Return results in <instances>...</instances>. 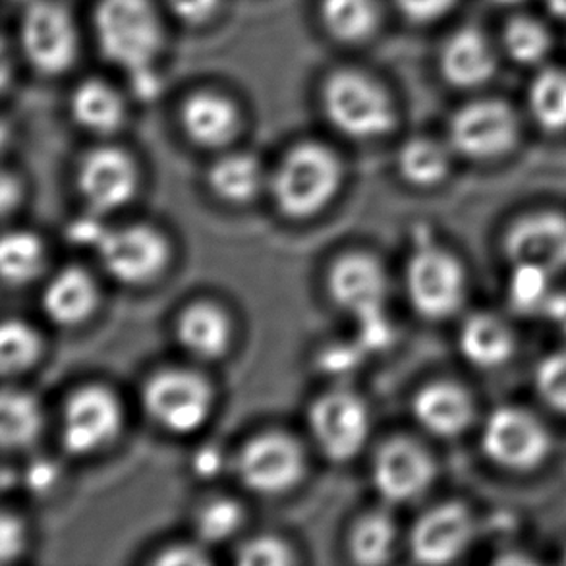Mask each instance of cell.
Returning <instances> with one entry per match:
<instances>
[{"label": "cell", "mask_w": 566, "mask_h": 566, "mask_svg": "<svg viewBox=\"0 0 566 566\" xmlns=\"http://www.w3.org/2000/svg\"><path fill=\"white\" fill-rule=\"evenodd\" d=\"M93 28L103 56L128 76L155 69L165 35L149 0H99Z\"/></svg>", "instance_id": "obj_1"}, {"label": "cell", "mask_w": 566, "mask_h": 566, "mask_svg": "<svg viewBox=\"0 0 566 566\" xmlns=\"http://www.w3.org/2000/svg\"><path fill=\"white\" fill-rule=\"evenodd\" d=\"M343 182L337 155L322 144L292 147L271 180L273 199L289 219H307L335 198Z\"/></svg>", "instance_id": "obj_2"}, {"label": "cell", "mask_w": 566, "mask_h": 566, "mask_svg": "<svg viewBox=\"0 0 566 566\" xmlns=\"http://www.w3.org/2000/svg\"><path fill=\"white\" fill-rule=\"evenodd\" d=\"M323 108L329 123L348 138H379L397 124L389 93L358 70H340L327 77Z\"/></svg>", "instance_id": "obj_3"}, {"label": "cell", "mask_w": 566, "mask_h": 566, "mask_svg": "<svg viewBox=\"0 0 566 566\" xmlns=\"http://www.w3.org/2000/svg\"><path fill=\"white\" fill-rule=\"evenodd\" d=\"M149 418L177 436L198 431L213 410V389L203 377L186 369H165L144 387Z\"/></svg>", "instance_id": "obj_4"}, {"label": "cell", "mask_w": 566, "mask_h": 566, "mask_svg": "<svg viewBox=\"0 0 566 566\" xmlns=\"http://www.w3.org/2000/svg\"><path fill=\"white\" fill-rule=\"evenodd\" d=\"M467 276L459 260L433 245L413 253L406 268V292L413 310L426 319H444L459 312Z\"/></svg>", "instance_id": "obj_5"}, {"label": "cell", "mask_w": 566, "mask_h": 566, "mask_svg": "<svg viewBox=\"0 0 566 566\" xmlns=\"http://www.w3.org/2000/svg\"><path fill=\"white\" fill-rule=\"evenodd\" d=\"M521 124L513 108L501 99H480L452 116L449 138L460 155L475 161L497 159L513 151Z\"/></svg>", "instance_id": "obj_6"}, {"label": "cell", "mask_w": 566, "mask_h": 566, "mask_svg": "<svg viewBox=\"0 0 566 566\" xmlns=\"http://www.w3.org/2000/svg\"><path fill=\"white\" fill-rule=\"evenodd\" d=\"M482 447L499 467L528 472L552 452V436L528 410L503 406L493 410L485 421Z\"/></svg>", "instance_id": "obj_7"}, {"label": "cell", "mask_w": 566, "mask_h": 566, "mask_svg": "<svg viewBox=\"0 0 566 566\" xmlns=\"http://www.w3.org/2000/svg\"><path fill=\"white\" fill-rule=\"evenodd\" d=\"M306 472L304 451L296 439L269 431L253 437L240 449L237 474L248 490L260 495H279L298 485Z\"/></svg>", "instance_id": "obj_8"}, {"label": "cell", "mask_w": 566, "mask_h": 566, "mask_svg": "<svg viewBox=\"0 0 566 566\" xmlns=\"http://www.w3.org/2000/svg\"><path fill=\"white\" fill-rule=\"evenodd\" d=\"M20 43L35 69L45 74H61L76 61V23L59 2L35 0L23 12Z\"/></svg>", "instance_id": "obj_9"}, {"label": "cell", "mask_w": 566, "mask_h": 566, "mask_svg": "<svg viewBox=\"0 0 566 566\" xmlns=\"http://www.w3.org/2000/svg\"><path fill=\"white\" fill-rule=\"evenodd\" d=\"M123 428L118 398L101 385L77 389L64 405L61 439L74 457L92 454L113 443Z\"/></svg>", "instance_id": "obj_10"}, {"label": "cell", "mask_w": 566, "mask_h": 566, "mask_svg": "<svg viewBox=\"0 0 566 566\" xmlns=\"http://www.w3.org/2000/svg\"><path fill=\"white\" fill-rule=\"evenodd\" d=\"M95 248L108 275L130 286L151 283L170 258L167 240L147 224L105 230Z\"/></svg>", "instance_id": "obj_11"}, {"label": "cell", "mask_w": 566, "mask_h": 566, "mask_svg": "<svg viewBox=\"0 0 566 566\" xmlns=\"http://www.w3.org/2000/svg\"><path fill=\"white\" fill-rule=\"evenodd\" d=\"M310 429L327 459L346 462L368 441V408L354 392L331 390L310 408Z\"/></svg>", "instance_id": "obj_12"}, {"label": "cell", "mask_w": 566, "mask_h": 566, "mask_svg": "<svg viewBox=\"0 0 566 566\" xmlns=\"http://www.w3.org/2000/svg\"><path fill=\"white\" fill-rule=\"evenodd\" d=\"M436 460L426 447L408 437H395L377 449L371 478L377 493L395 505L421 497L436 480Z\"/></svg>", "instance_id": "obj_13"}, {"label": "cell", "mask_w": 566, "mask_h": 566, "mask_svg": "<svg viewBox=\"0 0 566 566\" xmlns=\"http://www.w3.org/2000/svg\"><path fill=\"white\" fill-rule=\"evenodd\" d=\"M77 190L93 214L113 213L134 198L138 170L120 149L97 147L77 167Z\"/></svg>", "instance_id": "obj_14"}, {"label": "cell", "mask_w": 566, "mask_h": 566, "mask_svg": "<svg viewBox=\"0 0 566 566\" xmlns=\"http://www.w3.org/2000/svg\"><path fill=\"white\" fill-rule=\"evenodd\" d=\"M474 532V516L464 503H441L413 524L408 537L410 555L420 565H449L467 552Z\"/></svg>", "instance_id": "obj_15"}, {"label": "cell", "mask_w": 566, "mask_h": 566, "mask_svg": "<svg viewBox=\"0 0 566 566\" xmlns=\"http://www.w3.org/2000/svg\"><path fill=\"white\" fill-rule=\"evenodd\" d=\"M327 286L333 302L358 322L382 314L387 276L374 255L348 253L333 263Z\"/></svg>", "instance_id": "obj_16"}, {"label": "cell", "mask_w": 566, "mask_h": 566, "mask_svg": "<svg viewBox=\"0 0 566 566\" xmlns=\"http://www.w3.org/2000/svg\"><path fill=\"white\" fill-rule=\"evenodd\" d=\"M505 252L513 263H532L549 273L563 271L566 269V214L557 211L524 214L506 232Z\"/></svg>", "instance_id": "obj_17"}, {"label": "cell", "mask_w": 566, "mask_h": 566, "mask_svg": "<svg viewBox=\"0 0 566 566\" xmlns=\"http://www.w3.org/2000/svg\"><path fill=\"white\" fill-rule=\"evenodd\" d=\"M412 412L426 431L449 439L464 433L474 423V398L457 382H429L416 392Z\"/></svg>", "instance_id": "obj_18"}, {"label": "cell", "mask_w": 566, "mask_h": 566, "mask_svg": "<svg viewBox=\"0 0 566 566\" xmlns=\"http://www.w3.org/2000/svg\"><path fill=\"white\" fill-rule=\"evenodd\" d=\"M441 74L454 87H478L495 74V54L482 31L459 30L444 41L439 56Z\"/></svg>", "instance_id": "obj_19"}, {"label": "cell", "mask_w": 566, "mask_h": 566, "mask_svg": "<svg viewBox=\"0 0 566 566\" xmlns=\"http://www.w3.org/2000/svg\"><path fill=\"white\" fill-rule=\"evenodd\" d=\"M180 120L193 144L217 149L234 139L240 115L234 103L221 93L198 92L186 99Z\"/></svg>", "instance_id": "obj_20"}, {"label": "cell", "mask_w": 566, "mask_h": 566, "mask_svg": "<svg viewBox=\"0 0 566 566\" xmlns=\"http://www.w3.org/2000/svg\"><path fill=\"white\" fill-rule=\"evenodd\" d=\"M99 302L97 284L82 268H64L49 281L41 306L59 327H76L95 312Z\"/></svg>", "instance_id": "obj_21"}, {"label": "cell", "mask_w": 566, "mask_h": 566, "mask_svg": "<svg viewBox=\"0 0 566 566\" xmlns=\"http://www.w3.org/2000/svg\"><path fill=\"white\" fill-rule=\"evenodd\" d=\"M230 322L221 307L196 302L186 307L177 322V338L186 353L198 360L213 361L229 353Z\"/></svg>", "instance_id": "obj_22"}, {"label": "cell", "mask_w": 566, "mask_h": 566, "mask_svg": "<svg viewBox=\"0 0 566 566\" xmlns=\"http://www.w3.org/2000/svg\"><path fill=\"white\" fill-rule=\"evenodd\" d=\"M72 118L92 134H115L124 124L126 107L120 93L101 80H87L77 85L70 99Z\"/></svg>", "instance_id": "obj_23"}, {"label": "cell", "mask_w": 566, "mask_h": 566, "mask_svg": "<svg viewBox=\"0 0 566 566\" xmlns=\"http://www.w3.org/2000/svg\"><path fill=\"white\" fill-rule=\"evenodd\" d=\"M460 350L478 368H499L513 356V331L497 315H472L460 333Z\"/></svg>", "instance_id": "obj_24"}, {"label": "cell", "mask_w": 566, "mask_h": 566, "mask_svg": "<svg viewBox=\"0 0 566 566\" xmlns=\"http://www.w3.org/2000/svg\"><path fill=\"white\" fill-rule=\"evenodd\" d=\"M43 429V410L31 392L4 389L0 398V441L7 451L35 443Z\"/></svg>", "instance_id": "obj_25"}, {"label": "cell", "mask_w": 566, "mask_h": 566, "mask_svg": "<svg viewBox=\"0 0 566 566\" xmlns=\"http://www.w3.org/2000/svg\"><path fill=\"white\" fill-rule=\"evenodd\" d=\"M207 182L222 201L248 203L260 193L263 172L260 161L252 155L230 154L213 163Z\"/></svg>", "instance_id": "obj_26"}, {"label": "cell", "mask_w": 566, "mask_h": 566, "mask_svg": "<svg viewBox=\"0 0 566 566\" xmlns=\"http://www.w3.org/2000/svg\"><path fill=\"white\" fill-rule=\"evenodd\" d=\"M397 544V526L389 514L376 511L361 516L348 537V552L354 563L366 566L389 563Z\"/></svg>", "instance_id": "obj_27"}, {"label": "cell", "mask_w": 566, "mask_h": 566, "mask_svg": "<svg viewBox=\"0 0 566 566\" xmlns=\"http://www.w3.org/2000/svg\"><path fill=\"white\" fill-rule=\"evenodd\" d=\"M325 30L343 43L368 39L379 23L377 0H322Z\"/></svg>", "instance_id": "obj_28"}, {"label": "cell", "mask_w": 566, "mask_h": 566, "mask_svg": "<svg viewBox=\"0 0 566 566\" xmlns=\"http://www.w3.org/2000/svg\"><path fill=\"white\" fill-rule=\"evenodd\" d=\"M449 154L439 142L429 138H413L400 147L398 170L406 182L420 188L443 182L449 175Z\"/></svg>", "instance_id": "obj_29"}, {"label": "cell", "mask_w": 566, "mask_h": 566, "mask_svg": "<svg viewBox=\"0 0 566 566\" xmlns=\"http://www.w3.org/2000/svg\"><path fill=\"white\" fill-rule=\"evenodd\" d=\"M45 268V248L35 234L14 230L2 238L0 271L8 284L30 283Z\"/></svg>", "instance_id": "obj_30"}, {"label": "cell", "mask_w": 566, "mask_h": 566, "mask_svg": "<svg viewBox=\"0 0 566 566\" xmlns=\"http://www.w3.org/2000/svg\"><path fill=\"white\" fill-rule=\"evenodd\" d=\"M530 111L544 130L560 132L566 128V72L547 69L537 74L530 85Z\"/></svg>", "instance_id": "obj_31"}, {"label": "cell", "mask_w": 566, "mask_h": 566, "mask_svg": "<svg viewBox=\"0 0 566 566\" xmlns=\"http://www.w3.org/2000/svg\"><path fill=\"white\" fill-rule=\"evenodd\" d=\"M552 33L544 23L528 15H518L509 20L503 31V45L514 62L532 66L544 61L552 51Z\"/></svg>", "instance_id": "obj_32"}, {"label": "cell", "mask_w": 566, "mask_h": 566, "mask_svg": "<svg viewBox=\"0 0 566 566\" xmlns=\"http://www.w3.org/2000/svg\"><path fill=\"white\" fill-rule=\"evenodd\" d=\"M41 356V338L28 323L7 319L0 331V366L4 376H20Z\"/></svg>", "instance_id": "obj_33"}, {"label": "cell", "mask_w": 566, "mask_h": 566, "mask_svg": "<svg viewBox=\"0 0 566 566\" xmlns=\"http://www.w3.org/2000/svg\"><path fill=\"white\" fill-rule=\"evenodd\" d=\"M244 522V511L237 501L214 497L199 506L196 514V534L206 544H222L234 536Z\"/></svg>", "instance_id": "obj_34"}, {"label": "cell", "mask_w": 566, "mask_h": 566, "mask_svg": "<svg viewBox=\"0 0 566 566\" xmlns=\"http://www.w3.org/2000/svg\"><path fill=\"white\" fill-rule=\"evenodd\" d=\"M536 389L545 405L566 413V350L547 356L536 369Z\"/></svg>", "instance_id": "obj_35"}, {"label": "cell", "mask_w": 566, "mask_h": 566, "mask_svg": "<svg viewBox=\"0 0 566 566\" xmlns=\"http://www.w3.org/2000/svg\"><path fill=\"white\" fill-rule=\"evenodd\" d=\"M237 560L245 566H286L294 563V555L281 537L258 536L240 545Z\"/></svg>", "instance_id": "obj_36"}, {"label": "cell", "mask_w": 566, "mask_h": 566, "mask_svg": "<svg viewBox=\"0 0 566 566\" xmlns=\"http://www.w3.org/2000/svg\"><path fill=\"white\" fill-rule=\"evenodd\" d=\"M549 271L532 263H514L511 296L516 306L528 307L544 296L549 281Z\"/></svg>", "instance_id": "obj_37"}, {"label": "cell", "mask_w": 566, "mask_h": 566, "mask_svg": "<svg viewBox=\"0 0 566 566\" xmlns=\"http://www.w3.org/2000/svg\"><path fill=\"white\" fill-rule=\"evenodd\" d=\"M25 547V528L14 514H2L0 518V559L4 565L18 559Z\"/></svg>", "instance_id": "obj_38"}, {"label": "cell", "mask_w": 566, "mask_h": 566, "mask_svg": "<svg viewBox=\"0 0 566 566\" xmlns=\"http://www.w3.org/2000/svg\"><path fill=\"white\" fill-rule=\"evenodd\" d=\"M170 12L190 25L209 22L221 7V0H165Z\"/></svg>", "instance_id": "obj_39"}, {"label": "cell", "mask_w": 566, "mask_h": 566, "mask_svg": "<svg viewBox=\"0 0 566 566\" xmlns=\"http://www.w3.org/2000/svg\"><path fill=\"white\" fill-rule=\"evenodd\" d=\"M457 0H397V7L412 22H436L451 12Z\"/></svg>", "instance_id": "obj_40"}, {"label": "cell", "mask_w": 566, "mask_h": 566, "mask_svg": "<svg viewBox=\"0 0 566 566\" xmlns=\"http://www.w3.org/2000/svg\"><path fill=\"white\" fill-rule=\"evenodd\" d=\"M155 563L163 566H199L209 565L211 559L198 545L178 544L167 547Z\"/></svg>", "instance_id": "obj_41"}, {"label": "cell", "mask_w": 566, "mask_h": 566, "mask_svg": "<svg viewBox=\"0 0 566 566\" xmlns=\"http://www.w3.org/2000/svg\"><path fill=\"white\" fill-rule=\"evenodd\" d=\"M358 353H360V348H356V346H335V348H327V353L323 354L322 366L327 369V371H338V374H343L346 369L356 366Z\"/></svg>", "instance_id": "obj_42"}, {"label": "cell", "mask_w": 566, "mask_h": 566, "mask_svg": "<svg viewBox=\"0 0 566 566\" xmlns=\"http://www.w3.org/2000/svg\"><path fill=\"white\" fill-rule=\"evenodd\" d=\"M221 452L217 451V449H201V451L196 454V459H193L196 472H198V475H201V478H211V475L217 474V472L221 470Z\"/></svg>", "instance_id": "obj_43"}, {"label": "cell", "mask_w": 566, "mask_h": 566, "mask_svg": "<svg viewBox=\"0 0 566 566\" xmlns=\"http://www.w3.org/2000/svg\"><path fill=\"white\" fill-rule=\"evenodd\" d=\"M20 198H22V191H20L18 178L4 175L2 177V211L4 214L12 213V209L18 206Z\"/></svg>", "instance_id": "obj_44"}, {"label": "cell", "mask_w": 566, "mask_h": 566, "mask_svg": "<svg viewBox=\"0 0 566 566\" xmlns=\"http://www.w3.org/2000/svg\"><path fill=\"white\" fill-rule=\"evenodd\" d=\"M31 485L35 488H49L54 480V470L49 464H38L30 470Z\"/></svg>", "instance_id": "obj_45"}, {"label": "cell", "mask_w": 566, "mask_h": 566, "mask_svg": "<svg viewBox=\"0 0 566 566\" xmlns=\"http://www.w3.org/2000/svg\"><path fill=\"white\" fill-rule=\"evenodd\" d=\"M545 4L555 18L566 20V0H545Z\"/></svg>", "instance_id": "obj_46"}, {"label": "cell", "mask_w": 566, "mask_h": 566, "mask_svg": "<svg viewBox=\"0 0 566 566\" xmlns=\"http://www.w3.org/2000/svg\"><path fill=\"white\" fill-rule=\"evenodd\" d=\"M497 4H505V7H513V4H521L522 0H493Z\"/></svg>", "instance_id": "obj_47"}, {"label": "cell", "mask_w": 566, "mask_h": 566, "mask_svg": "<svg viewBox=\"0 0 566 566\" xmlns=\"http://www.w3.org/2000/svg\"><path fill=\"white\" fill-rule=\"evenodd\" d=\"M14 2H22V4H25V7H28V4H31V2H35V0H14Z\"/></svg>", "instance_id": "obj_48"}, {"label": "cell", "mask_w": 566, "mask_h": 566, "mask_svg": "<svg viewBox=\"0 0 566 566\" xmlns=\"http://www.w3.org/2000/svg\"><path fill=\"white\" fill-rule=\"evenodd\" d=\"M565 563H566V552H565Z\"/></svg>", "instance_id": "obj_49"}]
</instances>
